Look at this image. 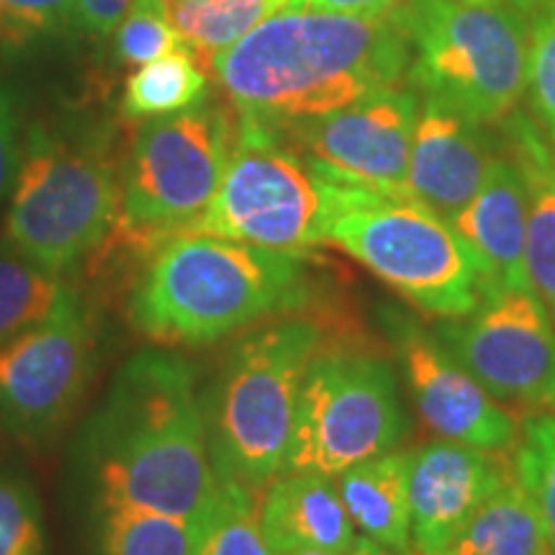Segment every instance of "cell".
Returning a JSON list of instances; mask_svg holds the SVG:
<instances>
[{"instance_id":"cell-1","label":"cell","mask_w":555,"mask_h":555,"mask_svg":"<svg viewBox=\"0 0 555 555\" xmlns=\"http://www.w3.org/2000/svg\"><path fill=\"white\" fill-rule=\"evenodd\" d=\"M73 463L88 506L201 519L219 481L189 360L159 345L134 352L80 427Z\"/></svg>"},{"instance_id":"cell-2","label":"cell","mask_w":555,"mask_h":555,"mask_svg":"<svg viewBox=\"0 0 555 555\" xmlns=\"http://www.w3.org/2000/svg\"><path fill=\"white\" fill-rule=\"evenodd\" d=\"M237 119L281 134L298 121L404 86L409 41L393 13L283 9L208 62Z\"/></svg>"},{"instance_id":"cell-3","label":"cell","mask_w":555,"mask_h":555,"mask_svg":"<svg viewBox=\"0 0 555 555\" xmlns=\"http://www.w3.org/2000/svg\"><path fill=\"white\" fill-rule=\"evenodd\" d=\"M307 301L304 253L180 234L144 258L129 319L152 345H208Z\"/></svg>"},{"instance_id":"cell-4","label":"cell","mask_w":555,"mask_h":555,"mask_svg":"<svg viewBox=\"0 0 555 555\" xmlns=\"http://www.w3.org/2000/svg\"><path fill=\"white\" fill-rule=\"evenodd\" d=\"M324 339L314 319L283 317L229 347L217 378L201 393L217 481L262 494L281 474L298 393Z\"/></svg>"},{"instance_id":"cell-5","label":"cell","mask_w":555,"mask_h":555,"mask_svg":"<svg viewBox=\"0 0 555 555\" xmlns=\"http://www.w3.org/2000/svg\"><path fill=\"white\" fill-rule=\"evenodd\" d=\"M319 180L324 191V245L358 260L416 311L435 319L463 317L491 288L474 249L429 208L327 176Z\"/></svg>"},{"instance_id":"cell-6","label":"cell","mask_w":555,"mask_h":555,"mask_svg":"<svg viewBox=\"0 0 555 555\" xmlns=\"http://www.w3.org/2000/svg\"><path fill=\"white\" fill-rule=\"evenodd\" d=\"M121 170L106 131L34 129L11 191L5 240L67 278L114 234Z\"/></svg>"},{"instance_id":"cell-7","label":"cell","mask_w":555,"mask_h":555,"mask_svg":"<svg viewBox=\"0 0 555 555\" xmlns=\"http://www.w3.org/2000/svg\"><path fill=\"white\" fill-rule=\"evenodd\" d=\"M393 16L409 41V86L422 99L481 127L512 116L525 93L530 16L463 0H406Z\"/></svg>"},{"instance_id":"cell-8","label":"cell","mask_w":555,"mask_h":555,"mask_svg":"<svg viewBox=\"0 0 555 555\" xmlns=\"http://www.w3.org/2000/svg\"><path fill=\"white\" fill-rule=\"evenodd\" d=\"M237 121L201 101L178 114L144 119L121 170V208L106 247L150 253L189 229L224 176Z\"/></svg>"},{"instance_id":"cell-9","label":"cell","mask_w":555,"mask_h":555,"mask_svg":"<svg viewBox=\"0 0 555 555\" xmlns=\"http://www.w3.org/2000/svg\"><path fill=\"white\" fill-rule=\"evenodd\" d=\"M406 435L391 360L367 347L324 339L298 393L281 474L337 476L399 448Z\"/></svg>"},{"instance_id":"cell-10","label":"cell","mask_w":555,"mask_h":555,"mask_svg":"<svg viewBox=\"0 0 555 555\" xmlns=\"http://www.w3.org/2000/svg\"><path fill=\"white\" fill-rule=\"evenodd\" d=\"M183 234L307 253L324 245L322 180L286 137L237 119L219 189Z\"/></svg>"},{"instance_id":"cell-11","label":"cell","mask_w":555,"mask_h":555,"mask_svg":"<svg viewBox=\"0 0 555 555\" xmlns=\"http://www.w3.org/2000/svg\"><path fill=\"white\" fill-rule=\"evenodd\" d=\"M99 360V332L73 286L52 314L0 347V429L39 442L80 406Z\"/></svg>"},{"instance_id":"cell-12","label":"cell","mask_w":555,"mask_h":555,"mask_svg":"<svg viewBox=\"0 0 555 555\" xmlns=\"http://www.w3.org/2000/svg\"><path fill=\"white\" fill-rule=\"evenodd\" d=\"M435 335L496 401L555 412V322L532 288L491 286Z\"/></svg>"},{"instance_id":"cell-13","label":"cell","mask_w":555,"mask_h":555,"mask_svg":"<svg viewBox=\"0 0 555 555\" xmlns=\"http://www.w3.org/2000/svg\"><path fill=\"white\" fill-rule=\"evenodd\" d=\"M420 93L393 86L350 106L283 129L319 176L406 198V170L420 119Z\"/></svg>"},{"instance_id":"cell-14","label":"cell","mask_w":555,"mask_h":555,"mask_svg":"<svg viewBox=\"0 0 555 555\" xmlns=\"http://www.w3.org/2000/svg\"><path fill=\"white\" fill-rule=\"evenodd\" d=\"M384 322L416 414L435 435L486 450L515 448L517 416L457 363L440 337L399 311H388Z\"/></svg>"},{"instance_id":"cell-15","label":"cell","mask_w":555,"mask_h":555,"mask_svg":"<svg viewBox=\"0 0 555 555\" xmlns=\"http://www.w3.org/2000/svg\"><path fill=\"white\" fill-rule=\"evenodd\" d=\"M512 476V450H486L455 440H435L412 450V551L420 555L453 553L478 506Z\"/></svg>"},{"instance_id":"cell-16","label":"cell","mask_w":555,"mask_h":555,"mask_svg":"<svg viewBox=\"0 0 555 555\" xmlns=\"http://www.w3.org/2000/svg\"><path fill=\"white\" fill-rule=\"evenodd\" d=\"M496 157L494 139L481 124L425 101L409 155L406 198L453 224L457 214L474 201Z\"/></svg>"},{"instance_id":"cell-17","label":"cell","mask_w":555,"mask_h":555,"mask_svg":"<svg viewBox=\"0 0 555 555\" xmlns=\"http://www.w3.org/2000/svg\"><path fill=\"white\" fill-rule=\"evenodd\" d=\"M530 183L512 155H499L474 201L450 227L474 249L491 286L532 288L527 278Z\"/></svg>"},{"instance_id":"cell-18","label":"cell","mask_w":555,"mask_h":555,"mask_svg":"<svg viewBox=\"0 0 555 555\" xmlns=\"http://www.w3.org/2000/svg\"><path fill=\"white\" fill-rule=\"evenodd\" d=\"M260 530L275 555L345 553L360 532L347 515L335 476L278 474L260 494Z\"/></svg>"},{"instance_id":"cell-19","label":"cell","mask_w":555,"mask_h":555,"mask_svg":"<svg viewBox=\"0 0 555 555\" xmlns=\"http://www.w3.org/2000/svg\"><path fill=\"white\" fill-rule=\"evenodd\" d=\"M409 468L412 450L393 448L335 476L347 515L360 535L404 553L412 551Z\"/></svg>"},{"instance_id":"cell-20","label":"cell","mask_w":555,"mask_h":555,"mask_svg":"<svg viewBox=\"0 0 555 555\" xmlns=\"http://www.w3.org/2000/svg\"><path fill=\"white\" fill-rule=\"evenodd\" d=\"M506 144L530 183L527 278L555 322V152L540 129L519 114L506 121Z\"/></svg>"},{"instance_id":"cell-21","label":"cell","mask_w":555,"mask_h":555,"mask_svg":"<svg viewBox=\"0 0 555 555\" xmlns=\"http://www.w3.org/2000/svg\"><path fill=\"white\" fill-rule=\"evenodd\" d=\"M450 555H555L543 517L517 470L486 496Z\"/></svg>"},{"instance_id":"cell-22","label":"cell","mask_w":555,"mask_h":555,"mask_svg":"<svg viewBox=\"0 0 555 555\" xmlns=\"http://www.w3.org/2000/svg\"><path fill=\"white\" fill-rule=\"evenodd\" d=\"M198 525L137 506H90L93 555H191Z\"/></svg>"},{"instance_id":"cell-23","label":"cell","mask_w":555,"mask_h":555,"mask_svg":"<svg viewBox=\"0 0 555 555\" xmlns=\"http://www.w3.org/2000/svg\"><path fill=\"white\" fill-rule=\"evenodd\" d=\"M206 93L208 78L204 62L189 47H180L165 57L137 67L124 88L121 111L127 119H155L198 106Z\"/></svg>"},{"instance_id":"cell-24","label":"cell","mask_w":555,"mask_h":555,"mask_svg":"<svg viewBox=\"0 0 555 555\" xmlns=\"http://www.w3.org/2000/svg\"><path fill=\"white\" fill-rule=\"evenodd\" d=\"M65 278L50 273L9 240H0V347L52 314L67 294Z\"/></svg>"},{"instance_id":"cell-25","label":"cell","mask_w":555,"mask_h":555,"mask_svg":"<svg viewBox=\"0 0 555 555\" xmlns=\"http://www.w3.org/2000/svg\"><path fill=\"white\" fill-rule=\"evenodd\" d=\"M288 3L291 0H189L172 5V26L185 47L208 65L214 54L232 47Z\"/></svg>"},{"instance_id":"cell-26","label":"cell","mask_w":555,"mask_h":555,"mask_svg":"<svg viewBox=\"0 0 555 555\" xmlns=\"http://www.w3.org/2000/svg\"><path fill=\"white\" fill-rule=\"evenodd\" d=\"M260 494L219 481L217 494L201 515L191 555H275L260 530Z\"/></svg>"},{"instance_id":"cell-27","label":"cell","mask_w":555,"mask_h":555,"mask_svg":"<svg viewBox=\"0 0 555 555\" xmlns=\"http://www.w3.org/2000/svg\"><path fill=\"white\" fill-rule=\"evenodd\" d=\"M519 483L535 502L555 553V412H538L519 425L512 448Z\"/></svg>"},{"instance_id":"cell-28","label":"cell","mask_w":555,"mask_h":555,"mask_svg":"<svg viewBox=\"0 0 555 555\" xmlns=\"http://www.w3.org/2000/svg\"><path fill=\"white\" fill-rule=\"evenodd\" d=\"M0 555H47L37 486L9 463H0Z\"/></svg>"},{"instance_id":"cell-29","label":"cell","mask_w":555,"mask_h":555,"mask_svg":"<svg viewBox=\"0 0 555 555\" xmlns=\"http://www.w3.org/2000/svg\"><path fill=\"white\" fill-rule=\"evenodd\" d=\"M185 47L168 0H131L114 37V60L124 67H142Z\"/></svg>"},{"instance_id":"cell-30","label":"cell","mask_w":555,"mask_h":555,"mask_svg":"<svg viewBox=\"0 0 555 555\" xmlns=\"http://www.w3.org/2000/svg\"><path fill=\"white\" fill-rule=\"evenodd\" d=\"M525 90L540 134L555 152V0H543L530 13Z\"/></svg>"},{"instance_id":"cell-31","label":"cell","mask_w":555,"mask_h":555,"mask_svg":"<svg viewBox=\"0 0 555 555\" xmlns=\"http://www.w3.org/2000/svg\"><path fill=\"white\" fill-rule=\"evenodd\" d=\"M75 0H0V39L21 41L67 29Z\"/></svg>"},{"instance_id":"cell-32","label":"cell","mask_w":555,"mask_h":555,"mask_svg":"<svg viewBox=\"0 0 555 555\" xmlns=\"http://www.w3.org/2000/svg\"><path fill=\"white\" fill-rule=\"evenodd\" d=\"M21 168V150L16 139V116L9 99L0 93V204L11 196Z\"/></svg>"},{"instance_id":"cell-33","label":"cell","mask_w":555,"mask_h":555,"mask_svg":"<svg viewBox=\"0 0 555 555\" xmlns=\"http://www.w3.org/2000/svg\"><path fill=\"white\" fill-rule=\"evenodd\" d=\"M131 0H75V21L95 37H108L119 29Z\"/></svg>"},{"instance_id":"cell-34","label":"cell","mask_w":555,"mask_h":555,"mask_svg":"<svg viewBox=\"0 0 555 555\" xmlns=\"http://www.w3.org/2000/svg\"><path fill=\"white\" fill-rule=\"evenodd\" d=\"M404 3L406 0H291L286 9L350 13V16H386Z\"/></svg>"},{"instance_id":"cell-35","label":"cell","mask_w":555,"mask_h":555,"mask_svg":"<svg viewBox=\"0 0 555 555\" xmlns=\"http://www.w3.org/2000/svg\"><path fill=\"white\" fill-rule=\"evenodd\" d=\"M414 551H409V553H404V551H391V547H386V545H380V543H376V540H371V538H363L360 535L358 538V543L350 547V551H345V553H319V551H304V553H291V555H412Z\"/></svg>"},{"instance_id":"cell-36","label":"cell","mask_w":555,"mask_h":555,"mask_svg":"<svg viewBox=\"0 0 555 555\" xmlns=\"http://www.w3.org/2000/svg\"><path fill=\"white\" fill-rule=\"evenodd\" d=\"M463 3H476V5H504V9H515L525 16H530L543 0H463Z\"/></svg>"},{"instance_id":"cell-37","label":"cell","mask_w":555,"mask_h":555,"mask_svg":"<svg viewBox=\"0 0 555 555\" xmlns=\"http://www.w3.org/2000/svg\"><path fill=\"white\" fill-rule=\"evenodd\" d=\"M170 5H180V3H189V0H168Z\"/></svg>"}]
</instances>
